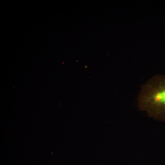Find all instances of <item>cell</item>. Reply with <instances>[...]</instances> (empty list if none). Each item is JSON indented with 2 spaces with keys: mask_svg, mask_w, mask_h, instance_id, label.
<instances>
[{
  "mask_svg": "<svg viewBox=\"0 0 165 165\" xmlns=\"http://www.w3.org/2000/svg\"><path fill=\"white\" fill-rule=\"evenodd\" d=\"M138 101L141 110L156 120L165 121V75H155L143 85Z\"/></svg>",
  "mask_w": 165,
  "mask_h": 165,
  "instance_id": "cell-1",
  "label": "cell"
}]
</instances>
